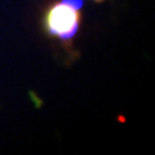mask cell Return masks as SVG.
I'll list each match as a JSON object with an SVG mask.
<instances>
[{"label": "cell", "instance_id": "6da1fadb", "mask_svg": "<svg viewBox=\"0 0 155 155\" xmlns=\"http://www.w3.org/2000/svg\"><path fill=\"white\" fill-rule=\"evenodd\" d=\"M82 6L83 0H62L51 6L45 15V27L51 36L60 40L74 38L79 28Z\"/></svg>", "mask_w": 155, "mask_h": 155}, {"label": "cell", "instance_id": "7a4b0ae2", "mask_svg": "<svg viewBox=\"0 0 155 155\" xmlns=\"http://www.w3.org/2000/svg\"><path fill=\"white\" fill-rule=\"evenodd\" d=\"M94 1H97V2H101V1H104V0H94Z\"/></svg>", "mask_w": 155, "mask_h": 155}]
</instances>
